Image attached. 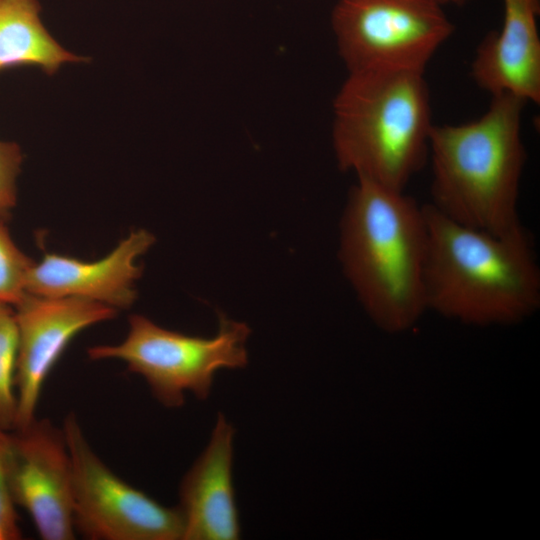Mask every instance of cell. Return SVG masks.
Here are the masks:
<instances>
[{
	"mask_svg": "<svg viewBox=\"0 0 540 540\" xmlns=\"http://www.w3.org/2000/svg\"><path fill=\"white\" fill-rule=\"evenodd\" d=\"M427 252L424 205L404 191L358 178L341 221L339 258L359 301L382 330L405 331L427 310Z\"/></svg>",
	"mask_w": 540,
	"mask_h": 540,
	"instance_id": "6da1fadb",
	"label": "cell"
},
{
	"mask_svg": "<svg viewBox=\"0 0 540 540\" xmlns=\"http://www.w3.org/2000/svg\"><path fill=\"white\" fill-rule=\"evenodd\" d=\"M428 252L427 309L487 326L513 324L540 306V268L528 232L493 234L470 228L424 205Z\"/></svg>",
	"mask_w": 540,
	"mask_h": 540,
	"instance_id": "7a4b0ae2",
	"label": "cell"
},
{
	"mask_svg": "<svg viewBox=\"0 0 540 540\" xmlns=\"http://www.w3.org/2000/svg\"><path fill=\"white\" fill-rule=\"evenodd\" d=\"M526 102L511 94L492 96L477 120L433 125L429 203L443 216L493 234L519 228L518 198L527 153L521 120Z\"/></svg>",
	"mask_w": 540,
	"mask_h": 540,
	"instance_id": "3957f363",
	"label": "cell"
},
{
	"mask_svg": "<svg viewBox=\"0 0 540 540\" xmlns=\"http://www.w3.org/2000/svg\"><path fill=\"white\" fill-rule=\"evenodd\" d=\"M433 125L424 73L350 72L334 100L338 166L360 179L404 191L427 163Z\"/></svg>",
	"mask_w": 540,
	"mask_h": 540,
	"instance_id": "277c9868",
	"label": "cell"
},
{
	"mask_svg": "<svg viewBox=\"0 0 540 540\" xmlns=\"http://www.w3.org/2000/svg\"><path fill=\"white\" fill-rule=\"evenodd\" d=\"M247 324L220 314L219 329L210 338L190 336L160 327L142 315L129 318L125 340L88 349L93 360L116 359L147 382L153 396L167 408H179L185 393L208 398L215 373L248 363Z\"/></svg>",
	"mask_w": 540,
	"mask_h": 540,
	"instance_id": "5b68a950",
	"label": "cell"
},
{
	"mask_svg": "<svg viewBox=\"0 0 540 540\" xmlns=\"http://www.w3.org/2000/svg\"><path fill=\"white\" fill-rule=\"evenodd\" d=\"M332 28L349 73H424L454 25L435 0H337Z\"/></svg>",
	"mask_w": 540,
	"mask_h": 540,
	"instance_id": "8992f818",
	"label": "cell"
},
{
	"mask_svg": "<svg viewBox=\"0 0 540 540\" xmlns=\"http://www.w3.org/2000/svg\"><path fill=\"white\" fill-rule=\"evenodd\" d=\"M72 464L74 529L90 540H181L178 507H166L119 478L90 447L77 417L63 423Z\"/></svg>",
	"mask_w": 540,
	"mask_h": 540,
	"instance_id": "52a82bcc",
	"label": "cell"
},
{
	"mask_svg": "<svg viewBox=\"0 0 540 540\" xmlns=\"http://www.w3.org/2000/svg\"><path fill=\"white\" fill-rule=\"evenodd\" d=\"M5 466L14 503L44 540L74 539L72 464L63 428L34 418L6 432Z\"/></svg>",
	"mask_w": 540,
	"mask_h": 540,
	"instance_id": "ba28073f",
	"label": "cell"
},
{
	"mask_svg": "<svg viewBox=\"0 0 540 540\" xmlns=\"http://www.w3.org/2000/svg\"><path fill=\"white\" fill-rule=\"evenodd\" d=\"M14 310L18 327L15 429L36 418L45 380L71 340L91 325L113 319L117 309L85 298L27 292Z\"/></svg>",
	"mask_w": 540,
	"mask_h": 540,
	"instance_id": "9c48e42d",
	"label": "cell"
},
{
	"mask_svg": "<svg viewBox=\"0 0 540 540\" xmlns=\"http://www.w3.org/2000/svg\"><path fill=\"white\" fill-rule=\"evenodd\" d=\"M155 242L146 230L131 232L97 261L46 253L31 267L26 292L46 297H79L115 309L128 308L136 299L135 281L141 275L137 258Z\"/></svg>",
	"mask_w": 540,
	"mask_h": 540,
	"instance_id": "30bf717a",
	"label": "cell"
},
{
	"mask_svg": "<svg viewBox=\"0 0 540 540\" xmlns=\"http://www.w3.org/2000/svg\"><path fill=\"white\" fill-rule=\"evenodd\" d=\"M235 430L219 413L210 441L179 488L183 540H236L239 513L232 478Z\"/></svg>",
	"mask_w": 540,
	"mask_h": 540,
	"instance_id": "8fae6325",
	"label": "cell"
},
{
	"mask_svg": "<svg viewBox=\"0 0 540 540\" xmlns=\"http://www.w3.org/2000/svg\"><path fill=\"white\" fill-rule=\"evenodd\" d=\"M540 0H503V23L479 44L471 65L475 83L492 96L540 102Z\"/></svg>",
	"mask_w": 540,
	"mask_h": 540,
	"instance_id": "7c38bea8",
	"label": "cell"
},
{
	"mask_svg": "<svg viewBox=\"0 0 540 540\" xmlns=\"http://www.w3.org/2000/svg\"><path fill=\"white\" fill-rule=\"evenodd\" d=\"M39 14L38 0H0V70L37 65L53 74L63 63L84 60L53 39Z\"/></svg>",
	"mask_w": 540,
	"mask_h": 540,
	"instance_id": "4fadbf2b",
	"label": "cell"
},
{
	"mask_svg": "<svg viewBox=\"0 0 540 540\" xmlns=\"http://www.w3.org/2000/svg\"><path fill=\"white\" fill-rule=\"evenodd\" d=\"M18 327L12 305L0 301V429L11 431L17 417L15 388Z\"/></svg>",
	"mask_w": 540,
	"mask_h": 540,
	"instance_id": "5bb4252c",
	"label": "cell"
},
{
	"mask_svg": "<svg viewBox=\"0 0 540 540\" xmlns=\"http://www.w3.org/2000/svg\"><path fill=\"white\" fill-rule=\"evenodd\" d=\"M33 264L16 246L8 228L0 220V301L14 306L23 298Z\"/></svg>",
	"mask_w": 540,
	"mask_h": 540,
	"instance_id": "9a60e30c",
	"label": "cell"
},
{
	"mask_svg": "<svg viewBox=\"0 0 540 540\" xmlns=\"http://www.w3.org/2000/svg\"><path fill=\"white\" fill-rule=\"evenodd\" d=\"M21 162L20 147L0 140V218L9 215L16 204V178Z\"/></svg>",
	"mask_w": 540,
	"mask_h": 540,
	"instance_id": "2e32d148",
	"label": "cell"
},
{
	"mask_svg": "<svg viewBox=\"0 0 540 540\" xmlns=\"http://www.w3.org/2000/svg\"><path fill=\"white\" fill-rule=\"evenodd\" d=\"M6 432L0 429V540H18L22 538L18 525L14 500L10 491L5 466Z\"/></svg>",
	"mask_w": 540,
	"mask_h": 540,
	"instance_id": "e0dca14e",
	"label": "cell"
},
{
	"mask_svg": "<svg viewBox=\"0 0 540 540\" xmlns=\"http://www.w3.org/2000/svg\"><path fill=\"white\" fill-rule=\"evenodd\" d=\"M435 1H437L439 4L444 6V5H447V4L464 5V4L468 3L471 0H435Z\"/></svg>",
	"mask_w": 540,
	"mask_h": 540,
	"instance_id": "ac0fdd59",
	"label": "cell"
}]
</instances>
